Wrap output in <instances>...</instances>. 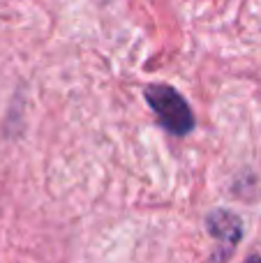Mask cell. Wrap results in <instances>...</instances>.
Wrapping results in <instances>:
<instances>
[{
	"label": "cell",
	"instance_id": "3",
	"mask_svg": "<svg viewBox=\"0 0 261 263\" xmlns=\"http://www.w3.org/2000/svg\"><path fill=\"white\" fill-rule=\"evenodd\" d=\"M248 263H261V259H259V256H250Z\"/></svg>",
	"mask_w": 261,
	"mask_h": 263
},
{
	"label": "cell",
	"instance_id": "2",
	"mask_svg": "<svg viewBox=\"0 0 261 263\" xmlns=\"http://www.w3.org/2000/svg\"><path fill=\"white\" fill-rule=\"evenodd\" d=\"M208 227H211L213 236H215L217 240L229 245V250H234L236 242L243 236V224L231 213H213L211 217H208Z\"/></svg>",
	"mask_w": 261,
	"mask_h": 263
},
{
	"label": "cell",
	"instance_id": "1",
	"mask_svg": "<svg viewBox=\"0 0 261 263\" xmlns=\"http://www.w3.org/2000/svg\"><path fill=\"white\" fill-rule=\"evenodd\" d=\"M146 100L153 106L155 116L160 123L164 125L171 134H188L194 127V116L190 111L188 102L169 86H148L146 88Z\"/></svg>",
	"mask_w": 261,
	"mask_h": 263
}]
</instances>
